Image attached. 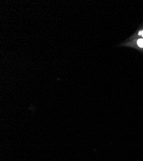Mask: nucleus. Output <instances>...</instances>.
I'll return each mask as SVG.
<instances>
[{
	"label": "nucleus",
	"instance_id": "1",
	"mask_svg": "<svg viewBox=\"0 0 143 161\" xmlns=\"http://www.w3.org/2000/svg\"><path fill=\"white\" fill-rule=\"evenodd\" d=\"M137 45L139 47L143 48V39H140L137 41Z\"/></svg>",
	"mask_w": 143,
	"mask_h": 161
},
{
	"label": "nucleus",
	"instance_id": "2",
	"mask_svg": "<svg viewBox=\"0 0 143 161\" xmlns=\"http://www.w3.org/2000/svg\"><path fill=\"white\" fill-rule=\"evenodd\" d=\"M142 37H143V31H142Z\"/></svg>",
	"mask_w": 143,
	"mask_h": 161
}]
</instances>
